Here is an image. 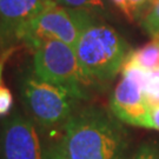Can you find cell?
<instances>
[{"mask_svg":"<svg viewBox=\"0 0 159 159\" xmlns=\"http://www.w3.org/2000/svg\"><path fill=\"white\" fill-rule=\"evenodd\" d=\"M59 146L67 159H124L127 136L105 111L92 107L70 117Z\"/></svg>","mask_w":159,"mask_h":159,"instance_id":"obj_1","label":"cell"},{"mask_svg":"<svg viewBox=\"0 0 159 159\" xmlns=\"http://www.w3.org/2000/svg\"><path fill=\"white\" fill-rule=\"evenodd\" d=\"M74 51L90 83L116 77L129 53L125 40L118 32L111 26L99 24H92L81 33Z\"/></svg>","mask_w":159,"mask_h":159,"instance_id":"obj_2","label":"cell"},{"mask_svg":"<svg viewBox=\"0 0 159 159\" xmlns=\"http://www.w3.org/2000/svg\"><path fill=\"white\" fill-rule=\"evenodd\" d=\"M92 24L91 16L84 10L68 8L51 1L24 26L17 39L33 50L47 40H59L74 47L81 33Z\"/></svg>","mask_w":159,"mask_h":159,"instance_id":"obj_3","label":"cell"},{"mask_svg":"<svg viewBox=\"0 0 159 159\" xmlns=\"http://www.w3.org/2000/svg\"><path fill=\"white\" fill-rule=\"evenodd\" d=\"M20 94L32 118L44 127L65 125L72 116L73 102L79 99L72 91L40 79L34 73L21 78Z\"/></svg>","mask_w":159,"mask_h":159,"instance_id":"obj_4","label":"cell"},{"mask_svg":"<svg viewBox=\"0 0 159 159\" xmlns=\"http://www.w3.org/2000/svg\"><path fill=\"white\" fill-rule=\"evenodd\" d=\"M34 74L51 84L63 86L81 99L83 86L90 84L80 67L73 46L59 40H47L34 48Z\"/></svg>","mask_w":159,"mask_h":159,"instance_id":"obj_5","label":"cell"},{"mask_svg":"<svg viewBox=\"0 0 159 159\" xmlns=\"http://www.w3.org/2000/svg\"><path fill=\"white\" fill-rule=\"evenodd\" d=\"M120 71L121 79L111 98V110L123 123L144 127L150 110L144 92L148 71L126 59Z\"/></svg>","mask_w":159,"mask_h":159,"instance_id":"obj_6","label":"cell"},{"mask_svg":"<svg viewBox=\"0 0 159 159\" xmlns=\"http://www.w3.org/2000/svg\"><path fill=\"white\" fill-rule=\"evenodd\" d=\"M1 148L2 159H45L46 154L32 120L19 112L2 124Z\"/></svg>","mask_w":159,"mask_h":159,"instance_id":"obj_7","label":"cell"},{"mask_svg":"<svg viewBox=\"0 0 159 159\" xmlns=\"http://www.w3.org/2000/svg\"><path fill=\"white\" fill-rule=\"evenodd\" d=\"M51 1L48 0H0V33L17 38L31 21Z\"/></svg>","mask_w":159,"mask_h":159,"instance_id":"obj_8","label":"cell"},{"mask_svg":"<svg viewBox=\"0 0 159 159\" xmlns=\"http://www.w3.org/2000/svg\"><path fill=\"white\" fill-rule=\"evenodd\" d=\"M145 71H152L159 67V39L153 38L150 43L130 51L125 58Z\"/></svg>","mask_w":159,"mask_h":159,"instance_id":"obj_9","label":"cell"},{"mask_svg":"<svg viewBox=\"0 0 159 159\" xmlns=\"http://www.w3.org/2000/svg\"><path fill=\"white\" fill-rule=\"evenodd\" d=\"M144 92L148 107L159 106V67L152 71H148Z\"/></svg>","mask_w":159,"mask_h":159,"instance_id":"obj_10","label":"cell"},{"mask_svg":"<svg viewBox=\"0 0 159 159\" xmlns=\"http://www.w3.org/2000/svg\"><path fill=\"white\" fill-rule=\"evenodd\" d=\"M143 26L153 37L159 32V0L151 1L148 14L143 20Z\"/></svg>","mask_w":159,"mask_h":159,"instance_id":"obj_11","label":"cell"},{"mask_svg":"<svg viewBox=\"0 0 159 159\" xmlns=\"http://www.w3.org/2000/svg\"><path fill=\"white\" fill-rule=\"evenodd\" d=\"M54 2L68 8L84 10V11L102 7V0H54Z\"/></svg>","mask_w":159,"mask_h":159,"instance_id":"obj_12","label":"cell"},{"mask_svg":"<svg viewBox=\"0 0 159 159\" xmlns=\"http://www.w3.org/2000/svg\"><path fill=\"white\" fill-rule=\"evenodd\" d=\"M13 107V96L7 87L0 86V117H5Z\"/></svg>","mask_w":159,"mask_h":159,"instance_id":"obj_13","label":"cell"},{"mask_svg":"<svg viewBox=\"0 0 159 159\" xmlns=\"http://www.w3.org/2000/svg\"><path fill=\"white\" fill-rule=\"evenodd\" d=\"M131 159H159V150L152 144H144L134 152Z\"/></svg>","mask_w":159,"mask_h":159,"instance_id":"obj_14","label":"cell"},{"mask_svg":"<svg viewBox=\"0 0 159 159\" xmlns=\"http://www.w3.org/2000/svg\"><path fill=\"white\" fill-rule=\"evenodd\" d=\"M144 127L159 131V106L150 107L146 120H145V124H144Z\"/></svg>","mask_w":159,"mask_h":159,"instance_id":"obj_15","label":"cell"},{"mask_svg":"<svg viewBox=\"0 0 159 159\" xmlns=\"http://www.w3.org/2000/svg\"><path fill=\"white\" fill-rule=\"evenodd\" d=\"M112 1L114 2V5L117 6L120 11L125 14V17L127 19H130V20L133 19V11L131 8L129 0H112Z\"/></svg>","mask_w":159,"mask_h":159,"instance_id":"obj_16","label":"cell"},{"mask_svg":"<svg viewBox=\"0 0 159 159\" xmlns=\"http://www.w3.org/2000/svg\"><path fill=\"white\" fill-rule=\"evenodd\" d=\"M45 159H67V158L63 153L60 146L59 145H54V146H52V148H50L46 151Z\"/></svg>","mask_w":159,"mask_h":159,"instance_id":"obj_17","label":"cell"},{"mask_svg":"<svg viewBox=\"0 0 159 159\" xmlns=\"http://www.w3.org/2000/svg\"><path fill=\"white\" fill-rule=\"evenodd\" d=\"M151 1L152 0H129L133 13H137L138 11H142L143 8L148 5V2H151Z\"/></svg>","mask_w":159,"mask_h":159,"instance_id":"obj_18","label":"cell"},{"mask_svg":"<svg viewBox=\"0 0 159 159\" xmlns=\"http://www.w3.org/2000/svg\"><path fill=\"white\" fill-rule=\"evenodd\" d=\"M11 50L10 51L5 52L1 58H0V84H1V77H2V71H4V65H5V61L7 60V58L10 57V54H11Z\"/></svg>","mask_w":159,"mask_h":159,"instance_id":"obj_19","label":"cell"},{"mask_svg":"<svg viewBox=\"0 0 159 159\" xmlns=\"http://www.w3.org/2000/svg\"><path fill=\"white\" fill-rule=\"evenodd\" d=\"M153 38H158V39H159V32H158V33H157V34H156V35H154Z\"/></svg>","mask_w":159,"mask_h":159,"instance_id":"obj_20","label":"cell"},{"mask_svg":"<svg viewBox=\"0 0 159 159\" xmlns=\"http://www.w3.org/2000/svg\"><path fill=\"white\" fill-rule=\"evenodd\" d=\"M1 37H2V35H1V33H0V40H1Z\"/></svg>","mask_w":159,"mask_h":159,"instance_id":"obj_21","label":"cell"},{"mask_svg":"<svg viewBox=\"0 0 159 159\" xmlns=\"http://www.w3.org/2000/svg\"><path fill=\"white\" fill-rule=\"evenodd\" d=\"M48 1H54V0H48Z\"/></svg>","mask_w":159,"mask_h":159,"instance_id":"obj_22","label":"cell"}]
</instances>
